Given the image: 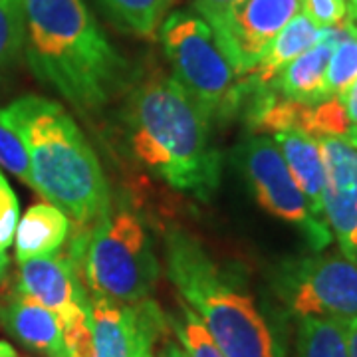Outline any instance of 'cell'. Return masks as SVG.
<instances>
[{
    "label": "cell",
    "mask_w": 357,
    "mask_h": 357,
    "mask_svg": "<svg viewBox=\"0 0 357 357\" xmlns=\"http://www.w3.org/2000/svg\"><path fill=\"white\" fill-rule=\"evenodd\" d=\"M155 357H161V354H159V356H155Z\"/></svg>",
    "instance_id": "obj_36"
},
{
    "label": "cell",
    "mask_w": 357,
    "mask_h": 357,
    "mask_svg": "<svg viewBox=\"0 0 357 357\" xmlns=\"http://www.w3.org/2000/svg\"><path fill=\"white\" fill-rule=\"evenodd\" d=\"M89 319L96 357H153L157 340L169 328L153 300L121 304L105 296L89 298Z\"/></svg>",
    "instance_id": "obj_10"
},
{
    "label": "cell",
    "mask_w": 357,
    "mask_h": 357,
    "mask_svg": "<svg viewBox=\"0 0 357 357\" xmlns=\"http://www.w3.org/2000/svg\"><path fill=\"white\" fill-rule=\"evenodd\" d=\"M0 357H16V351H14L13 345H8L2 340H0Z\"/></svg>",
    "instance_id": "obj_33"
},
{
    "label": "cell",
    "mask_w": 357,
    "mask_h": 357,
    "mask_svg": "<svg viewBox=\"0 0 357 357\" xmlns=\"http://www.w3.org/2000/svg\"><path fill=\"white\" fill-rule=\"evenodd\" d=\"M6 264H8L6 252H0V280L4 278V272H6Z\"/></svg>",
    "instance_id": "obj_34"
},
{
    "label": "cell",
    "mask_w": 357,
    "mask_h": 357,
    "mask_svg": "<svg viewBox=\"0 0 357 357\" xmlns=\"http://www.w3.org/2000/svg\"><path fill=\"white\" fill-rule=\"evenodd\" d=\"M234 161L268 215L298 227L316 252L330 246L332 230L324 218L310 211L306 197L298 189L276 141L266 135H255L236 147Z\"/></svg>",
    "instance_id": "obj_8"
},
{
    "label": "cell",
    "mask_w": 357,
    "mask_h": 357,
    "mask_svg": "<svg viewBox=\"0 0 357 357\" xmlns=\"http://www.w3.org/2000/svg\"><path fill=\"white\" fill-rule=\"evenodd\" d=\"M66 357H96L89 306L76 307L62 319Z\"/></svg>",
    "instance_id": "obj_23"
},
{
    "label": "cell",
    "mask_w": 357,
    "mask_h": 357,
    "mask_svg": "<svg viewBox=\"0 0 357 357\" xmlns=\"http://www.w3.org/2000/svg\"><path fill=\"white\" fill-rule=\"evenodd\" d=\"M153 357H155V356H153Z\"/></svg>",
    "instance_id": "obj_37"
},
{
    "label": "cell",
    "mask_w": 357,
    "mask_h": 357,
    "mask_svg": "<svg viewBox=\"0 0 357 357\" xmlns=\"http://www.w3.org/2000/svg\"><path fill=\"white\" fill-rule=\"evenodd\" d=\"M238 0H197L195 2V8L197 13L201 14H211V13H220V10H227L232 4H236Z\"/></svg>",
    "instance_id": "obj_28"
},
{
    "label": "cell",
    "mask_w": 357,
    "mask_h": 357,
    "mask_svg": "<svg viewBox=\"0 0 357 357\" xmlns=\"http://www.w3.org/2000/svg\"><path fill=\"white\" fill-rule=\"evenodd\" d=\"M18 199L13 191L10 183L0 173V252H6V248L13 244L14 232L18 227Z\"/></svg>",
    "instance_id": "obj_25"
},
{
    "label": "cell",
    "mask_w": 357,
    "mask_h": 357,
    "mask_svg": "<svg viewBox=\"0 0 357 357\" xmlns=\"http://www.w3.org/2000/svg\"><path fill=\"white\" fill-rule=\"evenodd\" d=\"M347 335H349V357H357V318L347 321Z\"/></svg>",
    "instance_id": "obj_30"
},
{
    "label": "cell",
    "mask_w": 357,
    "mask_h": 357,
    "mask_svg": "<svg viewBox=\"0 0 357 357\" xmlns=\"http://www.w3.org/2000/svg\"><path fill=\"white\" fill-rule=\"evenodd\" d=\"M115 20L143 38H153L173 0H102Z\"/></svg>",
    "instance_id": "obj_19"
},
{
    "label": "cell",
    "mask_w": 357,
    "mask_h": 357,
    "mask_svg": "<svg viewBox=\"0 0 357 357\" xmlns=\"http://www.w3.org/2000/svg\"><path fill=\"white\" fill-rule=\"evenodd\" d=\"M324 32H326V28H319L304 14L298 13L268 44L260 60L252 68V72L248 76H244V79L252 86L272 84L292 60L302 56L312 46H316L324 36Z\"/></svg>",
    "instance_id": "obj_16"
},
{
    "label": "cell",
    "mask_w": 357,
    "mask_h": 357,
    "mask_svg": "<svg viewBox=\"0 0 357 357\" xmlns=\"http://www.w3.org/2000/svg\"><path fill=\"white\" fill-rule=\"evenodd\" d=\"M169 328L175 332L183 349L191 357H225V354L213 342V337L204 330L203 321L187 306L183 300L178 302V312L167 316Z\"/></svg>",
    "instance_id": "obj_20"
},
{
    "label": "cell",
    "mask_w": 357,
    "mask_h": 357,
    "mask_svg": "<svg viewBox=\"0 0 357 357\" xmlns=\"http://www.w3.org/2000/svg\"><path fill=\"white\" fill-rule=\"evenodd\" d=\"M70 232L72 222L56 204L40 203L30 206L14 232L18 262L58 252Z\"/></svg>",
    "instance_id": "obj_17"
},
{
    "label": "cell",
    "mask_w": 357,
    "mask_h": 357,
    "mask_svg": "<svg viewBox=\"0 0 357 357\" xmlns=\"http://www.w3.org/2000/svg\"><path fill=\"white\" fill-rule=\"evenodd\" d=\"M161 357H191V356L183 349V345L175 344V342H165L163 349H161Z\"/></svg>",
    "instance_id": "obj_29"
},
{
    "label": "cell",
    "mask_w": 357,
    "mask_h": 357,
    "mask_svg": "<svg viewBox=\"0 0 357 357\" xmlns=\"http://www.w3.org/2000/svg\"><path fill=\"white\" fill-rule=\"evenodd\" d=\"M274 292L296 318H357V262L342 252L304 256L284 262Z\"/></svg>",
    "instance_id": "obj_7"
},
{
    "label": "cell",
    "mask_w": 357,
    "mask_h": 357,
    "mask_svg": "<svg viewBox=\"0 0 357 357\" xmlns=\"http://www.w3.org/2000/svg\"><path fill=\"white\" fill-rule=\"evenodd\" d=\"M0 167L6 169L8 173H13L14 177H18L24 185L34 189V181H32V171H30V159L26 153L24 143L20 137L14 133L13 129H8L0 121Z\"/></svg>",
    "instance_id": "obj_24"
},
{
    "label": "cell",
    "mask_w": 357,
    "mask_h": 357,
    "mask_svg": "<svg viewBox=\"0 0 357 357\" xmlns=\"http://www.w3.org/2000/svg\"><path fill=\"white\" fill-rule=\"evenodd\" d=\"M274 141L292 173L298 189L306 197L310 211L318 218L326 220L324 217L326 167H324L319 141L298 129L278 131L274 133Z\"/></svg>",
    "instance_id": "obj_15"
},
{
    "label": "cell",
    "mask_w": 357,
    "mask_h": 357,
    "mask_svg": "<svg viewBox=\"0 0 357 357\" xmlns=\"http://www.w3.org/2000/svg\"><path fill=\"white\" fill-rule=\"evenodd\" d=\"M300 10L319 28L340 26L347 18L345 0H300Z\"/></svg>",
    "instance_id": "obj_26"
},
{
    "label": "cell",
    "mask_w": 357,
    "mask_h": 357,
    "mask_svg": "<svg viewBox=\"0 0 357 357\" xmlns=\"http://www.w3.org/2000/svg\"><path fill=\"white\" fill-rule=\"evenodd\" d=\"M337 100L344 105V112L347 115V121L351 128H357V79L345 89L342 96H337Z\"/></svg>",
    "instance_id": "obj_27"
},
{
    "label": "cell",
    "mask_w": 357,
    "mask_h": 357,
    "mask_svg": "<svg viewBox=\"0 0 357 357\" xmlns=\"http://www.w3.org/2000/svg\"><path fill=\"white\" fill-rule=\"evenodd\" d=\"M167 274L225 357H288L278 328L238 276L217 264L187 230L165 234Z\"/></svg>",
    "instance_id": "obj_4"
},
{
    "label": "cell",
    "mask_w": 357,
    "mask_h": 357,
    "mask_svg": "<svg viewBox=\"0 0 357 357\" xmlns=\"http://www.w3.org/2000/svg\"><path fill=\"white\" fill-rule=\"evenodd\" d=\"M68 256L91 294L121 304L149 300L161 276L149 234L129 208H109L88 229H77Z\"/></svg>",
    "instance_id": "obj_5"
},
{
    "label": "cell",
    "mask_w": 357,
    "mask_h": 357,
    "mask_svg": "<svg viewBox=\"0 0 357 357\" xmlns=\"http://www.w3.org/2000/svg\"><path fill=\"white\" fill-rule=\"evenodd\" d=\"M347 14H357V0H349V4H347Z\"/></svg>",
    "instance_id": "obj_35"
},
{
    "label": "cell",
    "mask_w": 357,
    "mask_h": 357,
    "mask_svg": "<svg viewBox=\"0 0 357 357\" xmlns=\"http://www.w3.org/2000/svg\"><path fill=\"white\" fill-rule=\"evenodd\" d=\"M18 290L56 312L64 319L76 307L89 306L82 278L77 276L68 252L36 256L20 262Z\"/></svg>",
    "instance_id": "obj_12"
},
{
    "label": "cell",
    "mask_w": 357,
    "mask_h": 357,
    "mask_svg": "<svg viewBox=\"0 0 357 357\" xmlns=\"http://www.w3.org/2000/svg\"><path fill=\"white\" fill-rule=\"evenodd\" d=\"M345 26H347V30H349L354 36H357V14H347Z\"/></svg>",
    "instance_id": "obj_32"
},
{
    "label": "cell",
    "mask_w": 357,
    "mask_h": 357,
    "mask_svg": "<svg viewBox=\"0 0 357 357\" xmlns=\"http://www.w3.org/2000/svg\"><path fill=\"white\" fill-rule=\"evenodd\" d=\"M345 20L340 26L326 28L324 36L316 46L298 56L282 70L272 82L282 98L304 105H318L326 102V70L330 64L335 44L347 34Z\"/></svg>",
    "instance_id": "obj_13"
},
{
    "label": "cell",
    "mask_w": 357,
    "mask_h": 357,
    "mask_svg": "<svg viewBox=\"0 0 357 357\" xmlns=\"http://www.w3.org/2000/svg\"><path fill=\"white\" fill-rule=\"evenodd\" d=\"M34 76L82 115L102 112L129 84V66L84 0H22Z\"/></svg>",
    "instance_id": "obj_1"
},
{
    "label": "cell",
    "mask_w": 357,
    "mask_h": 357,
    "mask_svg": "<svg viewBox=\"0 0 357 357\" xmlns=\"http://www.w3.org/2000/svg\"><path fill=\"white\" fill-rule=\"evenodd\" d=\"M26 18L22 0H0V77L24 48Z\"/></svg>",
    "instance_id": "obj_21"
},
{
    "label": "cell",
    "mask_w": 357,
    "mask_h": 357,
    "mask_svg": "<svg viewBox=\"0 0 357 357\" xmlns=\"http://www.w3.org/2000/svg\"><path fill=\"white\" fill-rule=\"evenodd\" d=\"M126 126L131 153L169 187L211 201L222 171L211 121L175 77L153 76L129 98Z\"/></svg>",
    "instance_id": "obj_2"
},
{
    "label": "cell",
    "mask_w": 357,
    "mask_h": 357,
    "mask_svg": "<svg viewBox=\"0 0 357 357\" xmlns=\"http://www.w3.org/2000/svg\"><path fill=\"white\" fill-rule=\"evenodd\" d=\"M298 357H349L347 321L307 316L298 321Z\"/></svg>",
    "instance_id": "obj_18"
},
{
    "label": "cell",
    "mask_w": 357,
    "mask_h": 357,
    "mask_svg": "<svg viewBox=\"0 0 357 357\" xmlns=\"http://www.w3.org/2000/svg\"><path fill=\"white\" fill-rule=\"evenodd\" d=\"M326 167L324 217L342 255L357 262V149L340 137H319Z\"/></svg>",
    "instance_id": "obj_11"
},
{
    "label": "cell",
    "mask_w": 357,
    "mask_h": 357,
    "mask_svg": "<svg viewBox=\"0 0 357 357\" xmlns=\"http://www.w3.org/2000/svg\"><path fill=\"white\" fill-rule=\"evenodd\" d=\"M298 10L300 0H238L227 10L203 14V18L236 76L244 77Z\"/></svg>",
    "instance_id": "obj_9"
},
{
    "label": "cell",
    "mask_w": 357,
    "mask_h": 357,
    "mask_svg": "<svg viewBox=\"0 0 357 357\" xmlns=\"http://www.w3.org/2000/svg\"><path fill=\"white\" fill-rule=\"evenodd\" d=\"M0 121L24 143L34 191L77 229H88L112 208L100 159L62 103L24 96L0 109Z\"/></svg>",
    "instance_id": "obj_3"
},
{
    "label": "cell",
    "mask_w": 357,
    "mask_h": 357,
    "mask_svg": "<svg viewBox=\"0 0 357 357\" xmlns=\"http://www.w3.org/2000/svg\"><path fill=\"white\" fill-rule=\"evenodd\" d=\"M357 79V36L347 32L335 44L326 70V100L342 96Z\"/></svg>",
    "instance_id": "obj_22"
},
{
    "label": "cell",
    "mask_w": 357,
    "mask_h": 357,
    "mask_svg": "<svg viewBox=\"0 0 357 357\" xmlns=\"http://www.w3.org/2000/svg\"><path fill=\"white\" fill-rule=\"evenodd\" d=\"M0 321L26 347L48 357H66L62 319L38 300L18 290L0 307Z\"/></svg>",
    "instance_id": "obj_14"
},
{
    "label": "cell",
    "mask_w": 357,
    "mask_h": 357,
    "mask_svg": "<svg viewBox=\"0 0 357 357\" xmlns=\"http://www.w3.org/2000/svg\"><path fill=\"white\" fill-rule=\"evenodd\" d=\"M342 139H344L347 145H351L354 149H357V128L347 129V133H345Z\"/></svg>",
    "instance_id": "obj_31"
},
{
    "label": "cell",
    "mask_w": 357,
    "mask_h": 357,
    "mask_svg": "<svg viewBox=\"0 0 357 357\" xmlns=\"http://www.w3.org/2000/svg\"><path fill=\"white\" fill-rule=\"evenodd\" d=\"M161 42L178 86L208 121H227L243 107V77L218 46L201 14L177 10L161 22Z\"/></svg>",
    "instance_id": "obj_6"
}]
</instances>
